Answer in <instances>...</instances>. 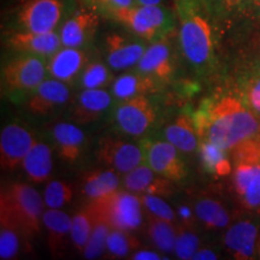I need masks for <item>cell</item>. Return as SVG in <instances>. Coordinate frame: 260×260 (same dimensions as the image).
I'll list each match as a JSON object with an SVG mask.
<instances>
[{
	"label": "cell",
	"mask_w": 260,
	"mask_h": 260,
	"mask_svg": "<svg viewBox=\"0 0 260 260\" xmlns=\"http://www.w3.org/2000/svg\"><path fill=\"white\" fill-rule=\"evenodd\" d=\"M200 140L226 151L260 136V118L237 95H220L203 104L194 116Z\"/></svg>",
	"instance_id": "cell-1"
},
{
	"label": "cell",
	"mask_w": 260,
	"mask_h": 260,
	"mask_svg": "<svg viewBox=\"0 0 260 260\" xmlns=\"http://www.w3.org/2000/svg\"><path fill=\"white\" fill-rule=\"evenodd\" d=\"M180 18V45L190 65L210 70L216 64L213 30L199 0H175Z\"/></svg>",
	"instance_id": "cell-2"
},
{
	"label": "cell",
	"mask_w": 260,
	"mask_h": 260,
	"mask_svg": "<svg viewBox=\"0 0 260 260\" xmlns=\"http://www.w3.org/2000/svg\"><path fill=\"white\" fill-rule=\"evenodd\" d=\"M44 203L38 190L29 184H10L0 194V222L12 224L24 236L38 235L45 212Z\"/></svg>",
	"instance_id": "cell-3"
},
{
	"label": "cell",
	"mask_w": 260,
	"mask_h": 260,
	"mask_svg": "<svg viewBox=\"0 0 260 260\" xmlns=\"http://www.w3.org/2000/svg\"><path fill=\"white\" fill-rule=\"evenodd\" d=\"M142 40L153 42L168 38L175 29V16L162 5H133L106 16Z\"/></svg>",
	"instance_id": "cell-4"
},
{
	"label": "cell",
	"mask_w": 260,
	"mask_h": 260,
	"mask_svg": "<svg viewBox=\"0 0 260 260\" xmlns=\"http://www.w3.org/2000/svg\"><path fill=\"white\" fill-rule=\"evenodd\" d=\"M87 206L96 218L104 220L112 229L133 232L144 222V206L139 194L128 189H118L100 199L90 200Z\"/></svg>",
	"instance_id": "cell-5"
},
{
	"label": "cell",
	"mask_w": 260,
	"mask_h": 260,
	"mask_svg": "<svg viewBox=\"0 0 260 260\" xmlns=\"http://www.w3.org/2000/svg\"><path fill=\"white\" fill-rule=\"evenodd\" d=\"M113 119L122 133L139 138L152 128L157 113L147 96L139 95L119 102L113 110Z\"/></svg>",
	"instance_id": "cell-6"
},
{
	"label": "cell",
	"mask_w": 260,
	"mask_h": 260,
	"mask_svg": "<svg viewBox=\"0 0 260 260\" xmlns=\"http://www.w3.org/2000/svg\"><path fill=\"white\" fill-rule=\"evenodd\" d=\"M68 0H27L17 14L22 30L54 31L63 19Z\"/></svg>",
	"instance_id": "cell-7"
},
{
	"label": "cell",
	"mask_w": 260,
	"mask_h": 260,
	"mask_svg": "<svg viewBox=\"0 0 260 260\" xmlns=\"http://www.w3.org/2000/svg\"><path fill=\"white\" fill-rule=\"evenodd\" d=\"M4 82L11 92L31 93L46 80L47 65L44 57L22 53L5 67Z\"/></svg>",
	"instance_id": "cell-8"
},
{
	"label": "cell",
	"mask_w": 260,
	"mask_h": 260,
	"mask_svg": "<svg viewBox=\"0 0 260 260\" xmlns=\"http://www.w3.org/2000/svg\"><path fill=\"white\" fill-rule=\"evenodd\" d=\"M232 183L242 209L260 213V159L233 162Z\"/></svg>",
	"instance_id": "cell-9"
},
{
	"label": "cell",
	"mask_w": 260,
	"mask_h": 260,
	"mask_svg": "<svg viewBox=\"0 0 260 260\" xmlns=\"http://www.w3.org/2000/svg\"><path fill=\"white\" fill-rule=\"evenodd\" d=\"M96 158L107 168L126 174L145 161V153L142 147L113 136H105L98 142Z\"/></svg>",
	"instance_id": "cell-10"
},
{
	"label": "cell",
	"mask_w": 260,
	"mask_h": 260,
	"mask_svg": "<svg viewBox=\"0 0 260 260\" xmlns=\"http://www.w3.org/2000/svg\"><path fill=\"white\" fill-rule=\"evenodd\" d=\"M145 161L160 176L175 182H181L187 177V168L182 160L178 149L168 141L142 142Z\"/></svg>",
	"instance_id": "cell-11"
},
{
	"label": "cell",
	"mask_w": 260,
	"mask_h": 260,
	"mask_svg": "<svg viewBox=\"0 0 260 260\" xmlns=\"http://www.w3.org/2000/svg\"><path fill=\"white\" fill-rule=\"evenodd\" d=\"M260 235V222L256 218H237L225 229L223 245L234 259L256 258V243Z\"/></svg>",
	"instance_id": "cell-12"
},
{
	"label": "cell",
	"mask_w": 260,
	"mask_h": 260,
	"mask_svg": "<svg viewBox=\"0 0 260 260\" xmlns=\"http://www.w3.org/2000/svg\"><path fill=\"white\" fill-rule=\"evenodd\" d=\"M34 142V136L25 126L16 123L4 126L0 134V165L3 170L12 172L22 167Z\"/></svg>",
	"instance_id": "cell-13"
},
{
	"label": "cell",
	"mask_w": 260,
	"mask_h": 260,
	"mask_svg": "<svg viewBox=\"0 0 260 260\" xmlns=\"http://www.w3.org/2000/svg\"><path fill=\"white\" fill-rule=\"evenodd\" d=\"M100 15L86 6L74 12L64 22L59 30L61 45L67 47L83 48L93 41L99 27Z\"/></svg>",
	"instance_id": "cell-14"
},
{
	"label": "cell",
	"mask_w": 260,
	"mask_h": 260,
	"mask_svg": "<svg viewBox=\"0 0 260 260\" xmlns=\"http://www.w3.org/2000/svg\"><path fill=\"white\" fill-rule=\"evenodd\" d=\"M147 46L142 41L125 35L109 34L105 40L106 61L113 70H125L136 67Z\"/></svg>",
	"instance_id": "cell-15"
},
{
	"label": "cell",
	"mask_w": 260,
	"mask_h": 260,
	"mask_svg": "<svg viewBox=\"0 0 260 260\" xmlns=\"http://www.w3.org/2000/svg\"><path fill=\"white\" fill-rule=\"evenodd\" d=\"M175 65L169 37L151 42L136 65V71L153 77L158 82H168L174 75Z\"/></svg>",
	"instance_id": "cell-16"
},
{
	"label": "cell",
	"mask_w": 260,
	"mask_h": 260,
	"mask_svg": "<svg viewBox=\"0 0 260 260\" xmlns=\"http://www.w3.org/2000/svg\"><path fill=\"white\" fill-rule=\"evenodd\" d=\"M70 100V89L67 83L56 79H46L29 95L27 107L29 112L38 116L50 115Z\"/></svg>",
	"instance_id": "cell-17"
},
{
	"label": "cell",
	"mask_w": 260,
	"mask_h": 260,
	"mask_svg": "<svg viewBox=\"0 0 260 260\" xmlns=\"http://www.w3.org/2000/svg\"><path fill=\"white\" fill-rule=\"evenodd\" d=\"M123 183L126 189L136 194L164 198L174 193V182L157 174L146 161L126 172Z\"/></svg>",
	"instance_id": "cell-18"
},
{
	"label": "cell",
	"mask_w": 260,
	"mask_h": 260,
	"mask_svg": "<svg viewBox=\"0 0 260 260\" xmlns=\"http://www.w3.org/2000/svg\"><path fill=\"white\" fill-rule=\"evenodd\" d=\"M87 64L86 52L82 48L61 46L47 64V74L52 79L64 83H74Z\"/></svg>",
	"instance_id": "cell-19"
},
{
	"label": "cell",
	"mask_w": 260,
	"mask_h": 260,
	"mask_svg": "<svg viewBox=\"0 0 260 260\" xmlns=\"http://www.w3.org/2000/svg\"><path fill=\"white\" fill-rule=\"evenodd\" d=\"M9 46L21 53L35 54L40 57L53 56L63 46L59 32H32L27 30L16 31L8 40Z\"/></svg>",
	"instance_id": "cell-20"
},
{
	"label": "cell",
	"mask_w": 260,
	"mask_h": 260,
	"mask_svg": "<svg viewBox=\"0 0 260 260\" xmlns=\"http://www.w3.org/2000/svg\"><path fill=\"white\" fill-rule=\"evenodd\" d=\"M113 95L103 88L83 89L71 107V116L80 124L95 122L109 111Z\"/></svg>",
	"instance_id": "cell-21"
},
{
	"label": "cell",
	"mask_w": 260,
	"mask_h": 260,
	"mask_svg": "<svg viewBox=\"0 0 260 260\" xmlns=\"http://www.w3.org/2000/svg\"><path fill=\"white\" fill-rule=\"evenodd\" d=\"M52 140L61 160L75 164L86 148L87 139L83 130L74 123L61 122L51 129Z\"/></svg>",
	"instance_id": "cell-22"
},
{
	"label": "cell",
	"mask_w": 260,
	"mask_h": 260,
	"mask_svg": "<svg viewBox=\"0 0 260 260\" xmlns=\"http://www.w3.org/2000/svg\"><path fill=\"white\" fill-rule=\"evenodd\" d=\"M193 210L199 222L209 230L226 229L234 220L229 207L218 198L204 195L194 201Z\"/></svg>",
	"instance_id": "cell-23"
},
{
	"label": "cell",
	"mask_w": 260,
	"mask_h": 260,
	"mask_svg": "<svg viewBox=\"0 0 260 260\" xmlns=\"http://www.w3.org/2000/svg\"><path fill=\"white\" fill-rule=\"evenodd\" d=\"M164 138L183 153H193L199 149L200 136L194 117L187 113H182L174 122L165 126Z\"/></svg>",
	"instance_id": "cell-24"
},
{
	"label": "cell",
	"mask_w": 260,
	"mask_h": 260,
	"mask_svg": "<svg viewBox=\"0 0 260 260\" xmlns=\"http://www.w3.org/2000/svg\"><path fill=\"white\" fill-rule=\"evenodd\" d=\"M73 218L57 209H47L42 216V224L47 233V245L53 255L61 252L70 239Z\"/></svg>",
	"instance_id": "cell-25"
},
{
	"label": "cell",
	"mask_w": 260,
	"mask_h": 260,
	"mask_svg": "<svg viewBox=\"0 0 260 260\" xmlns=\"http://www.w3.org/2000/svg\"><path fill=\"white\" fill-rule=\"evenodd\" d=\"M158 81L148 75L139 71L133 74H123L113 81L111 92L118 102L132 99L139 95H146L158 89Z\"/></svg>",
	"instance_id": "cell-26"
},
{
	"label": "cell",
	"mask_w": 260,
	"mask_h": 260,
	"mask_svg": "<svg viewBox=\"0 0 260 260\" xmlns=\"http://www.w3.org/2000/svg\"><path fill=\"white\" fill-rule=\"evenodd\" d=\"M22 169L29 180L34 183H42L46 181L53 169L52 149L50 146L45 142L35 140L22 162Z\"/></svg>",
	"instance_id": "cell-27"
},
{
	"label": "cell",
	"mask_w": 260,
	"mask_h": 260,
	"mask_svg": "<svg viewBox=\"0 0 260 260\" xmlns=\"http://www.w3.org/2000/svg\"><path fill=\"white\" fill-rule=\"evenodd\" d=\"M119 172L110 170H94L83 175L82 193L89 200L100 199L119 189Z\"/></svg>",
	"instance_id": "cell-28"
},
{
	"label": "cell",
	"mask_w": 260,
	"mask_h": 260,
	"mask_svg": "<svg viewBox=\"0 0 260 260\" xmlns=\"http://www.w3.org/2000/svg\"><path fill=\"white\" fill-rule=\"evenodd\" d=\"M199 153L205 170L216 177H226L233 172L230 152L209 140H200Z\"/></svg>",
	"instance_id": "cell-29"
},
{
	"label": "cell",
	"mask_w": 260,
	"mask_h": 260,
	"mask_svg": "<svg viewBox=\"0 0 260 260\" xmlns=\"http://www.w3.org/2000/svg\"><path fill=\"white\" fill-rule=\"evenodd\" d=\"M146 234L159 251L171 253L175 249L177 228L175 223L146 213Z\"/></svg>",
	"instance_id": "cell-30"
},
{
	"label": "cell",
	"mask_w": 260,
	"mask_h": 260,
	"mask_svg": "<svg viewBox=\"0 0 260 260\" xmlns=\"http://www.w3.org/2000/svg\"><path fill=\"white\" fill-rule=\"evenodd\" d=\"M207 15L214 21L226 23L242 15L254 0H199Z\"/></svg>",
	"instance_id": "cell-31"
},
{
	"label": "cell",
	"mask_w": 260,
	"mask_h": 260,
	"mask_svg": "<svg viewBox=\"0 0 260 260\" xmlns=\"http://www.w3.org/2000/svg\"><path fill=\"white\" fill-rule=\"evenodd\" d=\"M140 247V241L128 230L111 229L107 236L106 251L107 258L123 259L132 255Z\"/></svg>",
	"instance_id": "cell-32"
},
{
	"label": "cell",
	"mask_w": 260,
	"mask_h": 260,
	"mask_svg": "<svg viewBox=\"0 0 260 260\" xmlns=\"http://www.w3.org/2000/svg\"><path fill=\"white\" fill-rule=\"evenodd\" d=\"M94 222H95V217L88 206L83 207L82 210L74 214L73 223H71L70 240L77 251L83 252L84 247H86L90 235H92Z\"/></svg>",
	"instance_id": "cell-33"
},
{
	"label": "cell",
	"mask_w": 260,
	"mask_h": 260,
	"mask_svg": "<svg viewBox=\"0 0 260 260\" xmlns=\"http://www.w3.org/2000/svg\"><path fill=\"white\" fill-rule=\"evenodd\" d=\"M239 96L260 118V70L245 75L239 81Z\"/></svg>",
	"instance_id": "cell-34"
},
{
	"label": "cell",
	"mask_w": 260,
	"mask_h": 260,
	"mask_svg": "<svg viewBox=\"0 0 260 260\" xmlns=\"http://www.w3.org/2000/svg\"><path fill=\"white\" fill-rule=\"evenodd\" d=\"M112 80L109 68L103 61H90L87 63L79 77L80 86L83 89L104 88Z\"/></svg>",
	"instance_id": "cell-35"
},
{
	"label": "cell",
	"mask_w": 260,
	"mask_h": 260,
	"mask_svg": "<svg viewBox=\"0 0 260 260\" xmlns=\"http://www.w3.org/2000/svg\"><path fill=\"white\" fill-rule=\"evenodd\" d=\"M95 217V216H94ZM112 228L104 220L96 218L94 222V228L92 235H90L88 242L83 249V256L86 259H96L105 254L107 236Z\"/></svg>",
	"instance_id": "cell-36"
},
{
	"label": "cell",
	"mask_w": 260,
	"mask_h": 260,
	"mask_svg": "<svg viewBox=\"0 0 260 260\" xmlns=\"http://www.w3.org/2000/svg\"><path fill=\"white\" fill-rule=\"evenodd\" d=\"M200 239L194 229L187 226L177 225V236L175 242V254L178 259H193L195 252L200 248Z\"/></svg>",
	"instance_id": "cell-37"
},
{
	"label": "cell",
	"mask_w": 260,
	"mask_h": 260,
	"mask_svg": "<svg viewBox=\"0 0 260 260\" xmlns=\"http://www.w3.org/2000/svg\"><path fill=\"white\" fill-rule=\"evenodd\" d=\"M74 198V188L71 184L61 181H51L45 188L44 201L48 209L59 210Z\"/></svg>",
	"instance_id": "cell-38"
},
{
	"label": "cell",
	"mask_w": 260,
	"mask_h": 260,
	"mask_svg": "<svg viewBox=\"0 0 260 260\" xmlns=\"http://www.w3.org/2000/svg\"><path fill=\"white\" fill-rule=\"evenodd\" d=\"M21 235L22 233L15 225L0 222V259L9 260L17 256Z\"/></svg>",
	"instance_id": "cell-39"
},
{
	"label": "cell",
	"mask_w": 260,
	"mask_h": 260,
	"mask_svg": "<svg viewBox=\"0 0 260 260\" xmlns=\"http://www.w3.org/2000/svg\"><path fill=\"white\" fill-rule=\"evenodd\" d=\"M139 197L146 213L152 214V216L158 217V218L165 219L168 222L175 223L176 214H175L174 210L171 209L170 205L165 203L161 197L151 194H139Z\"/></svg>",
	"instance_id": "cell-40"
},
{
	"label": "cell",
	"mask_w": 260,
	"mask_h": 260,
	"mask_svg": "<svg viewBox=\"0 0 260 260\" xmlns=\"http://www.w3.org/2000/svg\"><path fill=\"white\" fill-rule=\"evenodd\" d=\"M79 2L103 17H106L115 10L136 5L135 0H79Z\"/></svg>",
	"instance_id": "cell-41"
},
{
	"label": "cell",
	"mask_w": 260,
	"mask_h": 260,
	"mask_svg": "<svg viewBox=\"0 0 260 260\" xmlns=\"http://www.w3.org/2000/svg\"><path fill=\"white\" fill-rule=\"evenodd\" d=\"M177 218L180 222L178 224L182 226H187L194 229V226L197 225V216H195V212L193 207L187 206V205H180L177 207Z\"/></svg>",
	"instance_id": "cell-42"
},
{
	"label": "cell",
	"mask_w": 260,
	"mask_h": 260,
	"mask_svg": "<svg viewBox=\"0 0 260 260\" xmlns=\"http://www.w3.org/2000/svg\"><path fill=\"white\" fill-rule=\"evenodd\" d=\"M219 255L218 253L214 252L213 249L211 248H200L195 252V254L193 256V260H216L218 259Z\"/></svg>",
	"instance_id": "cell-43"
},
{
	"label": "cell",
	"mask_w": 260,
	"mask_h": 260,
	"mask_svg": "<svg viewBox=\"0 0 260 260\" xmlns=\"http://www.w3.org/2000/svg\"><path fill=\"white\" fill-rule=\"evenodd\" d=\"M130 258L133 260H160L161 256L157 252L142 249V251H135Z\"/></svg>",
	"instance_id": "cell-44"
},
{
	"label": "cell",
	"mask_w": 260,
	"mask_h": 260,
	"mask_svg": "<svg viewBox=\"0 0 260 260\" xmlns=\"http://www.w3.org/2000/svg\"><path fill=\"white\" fill-rule=\"evenodd\" d=\"M138 5H162V0H135Z\"/></svg>",
	"instance_id": "cell-45"
},
{
	"label": "cell",
	"mask_w": 260,
	"mask_h": 260,
	"mask_svg": "<svg viewBox=\"0 0 260 260\" xmlns=\"http://www.w3.org/2000/svg\"><path fill=\"white\" fill-rule=\"evenodd\" d=\"M256 258L260 259V235L258 239V243H256Z\"/></svg>",
	"instance_id": "cell-46"
},
{
	"label": "cell",
	"mask_w": 260,
	"mask_h": 260,
	"mask_svg": "<svg viewBox=\"0 0 260 260\" xmlns=\"http://www.w3.org/2000/svg\"><path fill=\"white\" fill-rule=\"evenodd\" d=\"M253 4L255 5V8L258 9V11H259V14H260V0H254V2H253Z\"/></svg>",
	"instance_id": "cell-47"
},
{
	"label": "cell",
	"mask_w": 260,
	"mask_h": 260,
	"mask_svg": "<svg viewBox=\"0 0 260 260\" xmlns=\"http://www.w3.org/2000/svg\"><path fill=\"white\" fill-rule=\"evenodd\" d=\"M258 69L260 70V61H259V67H258Z\"/></svg>",
	"instance_id": "cell-48"
},
{
	"label": "cell",
	"mask_w": 260,
	"mask_h": 260,
	"mask_svg": "<svg viewBox=\"0 0 260 260\" xmlns=\"http://www.w3.org/2000/svg\"><path fill=\"white\" fill-rule=\"evenodd\" d=\"M21 2H23V3H24V2H27V0H21Z\"/></svg>",
	"instance_id": "cell-49"
}]
</instances>
